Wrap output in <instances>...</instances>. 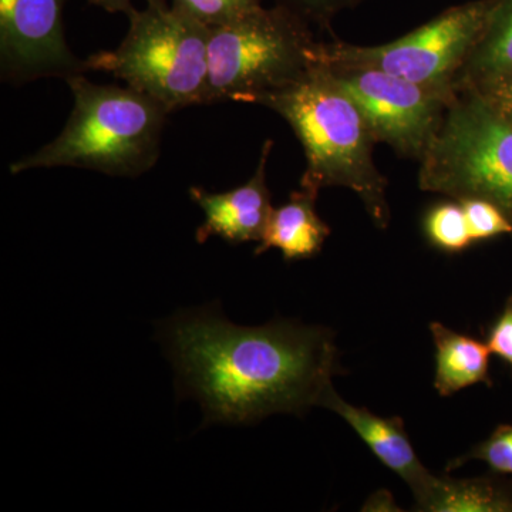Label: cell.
Instances as JSON below:
<instances>
[{
    "label": "cell",
    "instance_id": "6da1fadb",
    "mask_svg": "<svg viewBox=\"0 0 512 512\" xmlns=\"http://www.w3.org/2000/svg\"><path fill=\"white\" fill-rule=\"evenodd\" d=\"M164 338L178 392L200 400L205 423L303 416L343 373L335 333L325 326L275 320L247 328L208 306L175 316Z\"/></svg>",
    "mask_w": 512,
    "mask_h": 512
},
{
    "label": "cell",
    "instance_id": "7a4b0ae2",
    "mask_svg": "<svg viewBox=\"0 0 512 512\" xmlns=\"http://www.w3.org/2000/svg\"><path fill=\"white\" fill-rule=\"evenodd\" d=\"M288 121L305 151L301 188L318 194L322 188L355 192L377 228L389 227L387 180L376 167L377 141L355 101L333 80L328 67L312 72L291 87L255 101Z\"/></svg>",
    "mask_w": 512,
    "mask_h": 512
},
{
    "label": "cell",
    "instance_id": "3957f363",
    "mask_svg": "<svg viewBox=\"0 0 512 512\" xmlns=\"http://www.w3.org/2000/svg\"><path fill=\"white\" fill-rule=\"evenodd\" d=\"M66 82L74 104L62 133L36 153L15 161L10 173L76 167L138 177L156 165L170 114L163 104L128 86H99L83 74Z\"/></svg>",
    "mask_w": 512,
    "mask_h": 512
},
{
    "label": "cell",
    "instance_id": "277c9868",
    "mask_svg": "<svg viewBox=\"0 0 512 512\" xmlns=\"http://www.w3.org/2000/svg\"><path fill=\"white\" fill-rule=\"evenodd\" d=\"M322 40L285 0L210 30L205 104L254 103L301 82L319 63Z\"/></svg>",
    "mask_w": 512,
    "mask_h": 512
},
{
    "label": "cell",
    "instance_id": "5b68a950",
    "mask_svg": "<svg viewBox=\"0 0 512 512\" xmlns=\"http://www.w3.org/2000/svg\"><path fill=\"white\" fill-rule=\"evenodd\" d=\"M120 46L84 60L87 72L113 74L128 87L163 104L168 113L204 106L210 29L168 6L128 15Z\"/></svg>",
    "mask_w": 512,
    "mask_h": 512
},
{
    "label": "cell",
    "instance_id": "8992f818",
    "mask_svg": "<svg viewBox=\"0 0 512 512\" xmlns=\"http://www.w3.org/2000/svg\"><path fill=\"white\" fill-rule=\"evenodd\" d=\"M419 163L421 191L491 202L512 225V126L476 89H456Z\"/></svg>",
    "mask_w": 512,
    "mask_h": 512
},
{
    "label": "cell",
    "instance_id": "52a82bcc",
    "mask_svg": "<svg viewBox=\"0 0 512 512\" xmlns=\"http://www.w3.org/2000/svg\"><path fill=\"white\" fill-rule=\"evenodd\" d=\"M494 3L473 0L453 6L386 45L322 42L319 62L338 69L379 70L423 86L454 89L457 74L483 35Z\"/></svg>",
    "mask_w": 512,
    "mask_h": 512
},
{
    "label": "cell",
    "instance_id": "ba28073f",
    "mask_svg": "<svg viewBox=\"0 0 512 512\" xmlns=\"http://www.w3.org/2000/svg\"><path fill=\"white\" fill-rule=\"evenodd\" d=\"M326 67L362 111L377 143L389 144L404 158H423L456 89L423 86L379 70Z\"/></svg>",
    "mask_w": 512,
    "mask_h": 512
},
{
    "label": "cell",
    "instance_id": "9c48e42d",
    "mask_svg": "<svg viewBox=\"0 0 512 512\" xmlns=\"http://www.w3.org/2000/svg\"><path fill=\"white\" fill-rule=\"evenodd\" d=\"M67 0H0L2 74L12 82L69 77L87 72L67 46L63 10Z\"/></svg>",
    "mask_w": 512,
    "mask_h": 512
},
{
    "label": "cell",
    "instance_id": "30bf717a",
    "mask_svg": "<svg viewBox=\"0 0 512 512\" xmlns=\"http://www.w3.org/2000/svg\"><path fill=\"white\" fill-rule=\"evenodd\" d=\"M274 141L266 140L259 164L248 183L227 192L205 191L191 187L192 201L204 211L205 221L195 232L198 244H205L211 237H220L228 244L261 241L271 212V191L266 184V165Z\"/></svg>",
    "mask_w": 512,
    "mask_h": 512
},
{
    "label": "cell",
    "instance_id": "8fae6325",
    "mask_svg": "<svg viewBox=\"0 0 512 512\" xmlns=\"http://www.w3.org/2000/svg\"><path fill=\"white\" fill-rule=\"evenodd\" d=\"M320 406L342 417L384 466L409 485L417 507L426 500L437 476L417 457L402 417L384 419L365 407L353 406L343 400L333 386L322 397Z\"/></svg>",
    "mask_w": 512,
    "mask_h": 512
},
{
    "label": "cell",
    "instance_id": "7c38bea8",
    "mask_svg": "<svg viewBox=\"0 0 512 512\" xmlns=\"http://www.w3.org/2000/svg\"><path fill=\"white\" fill-rule=\"evenodd\" d=\"M316 198L318 194L301 188L293 191L281 207L274 208L254 254L259 256L276 248L285 261H301L318 255L329 238L330 228L316 212Z\"/></svg>",
    "mask_w": 512,
    "mask_h": 512
},
{
    "label": "cell",
    "instance_id": "4fadbf2b",
    "mask_svg": "<svg viewBox=\"0 0 512 512\" xmlns=\"http://www.w3.org/2000/svg\"><path fill=\"white\" fill-rule=\"evenodd\" d=\"M430 332L436 346L434 387L440 396H453L480 383L493 386L491 350L487 343L466 333H458L440 322H431Z\"/></svg>",
    "mask_w": 512,
    "mask_h": 512
},
{
    "label": "cell",
    "instance_id": "5bb4252c",
    "mask_svg": "<svg viewBox=\"0 0 512 512\" xmlns=\"http://www.w3.org/2000/svg\"><path fill=\"white\" fill-rule=\"evenodd\" d=\"M427 512H512V483L500 477L437 476L426 500L417 507Z\"/></svg>",
    "mask_w": 512,
    "mask_h": 512
},
{
    "label": "cell",
    "instance_id": "9a60e30c",
    "mask_svg": "<svg viewBox=\"0 0 512 512\" xmlns=\"http://www.w3.org/2000/svg\"><path fill=\"white\" fill-rule=\"evenodd\" d=\"M508 70H512V0H495L483 35L458 72L454 89Z\"/></svg>",
    "mask_w": 512,
    "mask_h": 512
},
{
    "label": "cell",
    "instance_id": "2e32d148",
    "mask_svg": "<svg viewBox=\"0 0 512 512\" xmlns=\"http://www.w3.org/2000/svg\"><path fill=\"white\" fill-rule=\"evenodd\" d=\"M424 235L446 254H461L474 244L460 202H439L424 215Z\"/></svg>",
    "mask_w": 512,
    "mask_h": 512
},
{
    "label": "cell",
    "instance_id": "e0dca14e",
    "mask_svg": "<svg viewBox=\"0 0 512 512\" xmlns=\"http://www.w3.org/2000/svg\"><path fill=\"white\" fill-rule=\"evenodd\" d=\"M262 2L264 0H170V6L211 30L241 19L261 8Z\"/></svg>",
    "mask_w": 512,
    "mask_h": 512
},
{
    "label": "cell",
    "instance_id": "ac0fdd59",
    "mask_svg": "<svg viewBox=\"0 0 512 512\" xmlns=\"http://www.w3.org/2000/svg\"><path fill=\"white\" fill-rule=\"evenodd\" d=\"M473 460L483 461L494 474L512 476V426H498L483 443L477 444L463 456L448 461L446 473H451Z\"/></svg>",
    "mask_w": 512,
    "mask_h": 512
},
{
    "label": "cell",
    "instance_id": "d6986e66",
    "mask_svg": "<svg viewBox=\"0 0 512 512\" xmlns=\"http://www.w3.org/2000/svg\"><path fill=\"white\" fill-rule=\"evenodd\" d=\"M458 202L466 214L468 229L474 244L501 237V235L512 237L511 222L491 202L478 200V198H468Z\"/></svg>",
    "mask_w": 512,
    "mask_h": 512
},
{
    "label": "cell",
    "instance_id": "ffe728a7",
    "mask_svg": "<svg viewBox=\"0 0 512 512\" xmlns=\"http://www.w3.org/2000/svg\"><path fill=\"white\" fill-rule=\"evenodd\" d=\"M463 87L476 89L488 106L512 126V70L485 77L480 82Z\"/></svg>",
    "mask_w": 512,
    "mask_h": 512
},
{
    "label": "cell",
    "instance_id": "44dd1931",
    "mask_svg": "<svg viewBox=\"0 0 512 512\" xmlns=\"http://www.w3.org/2000/svg\"><path fill=\"white\" fill-rule=\"evenodd\" d=\"M485 343L493 355L512 367V292L505 301L503 311L488 326Z\"/></svg>",
    "mask_w": 512,
    "mask_h": 512
},
{
    "label": "cell",
    "instance_id": "7402d4cb",
    "mask_svg": "<svg viewBox=\"0 0 512 512\" xmlns=\"http://www.w3.org/2000/svg\"><path fill=\"white\" fill-rule=\"evenodd\" d=\"M298 12H301L311 23H316L320 28H328L333 16L342 10L353 8L363 0H285Z\"/></svg>",
    "mask_w": 512,
    "mask_h": 512
},
{
    "label": "cell",
    "instance_id": "603a6c76",
    "mask_svg": "<svg viewBox=\"0 0 512 512\" xmlns=\"http://www.w3.org/2000/svg\"><path fill=\"white\" fill-rule=\"evenodd\" d=\"M87 2L100 6L107 12L126 13L127 16L134 10L131 0H87Z\"/></svg>",
    "mask_w": 512,
    "mask_h": 512
},
{
    "label": "cell",
    "instance_id": "cb8c5ba5",
    "mask_svg": "<svg viewBox=\"0 0 512 512\" xmlns=\"http://www.w3.org/2000/svg\"><path fill=\"white\" fill-rule=\"evenodd\" d=\"M147 6H157V8H161V6H168V0H146Z\"/></svg>",
    "mask_w": 512,
    "mask_h": 512
}]
</instances>
